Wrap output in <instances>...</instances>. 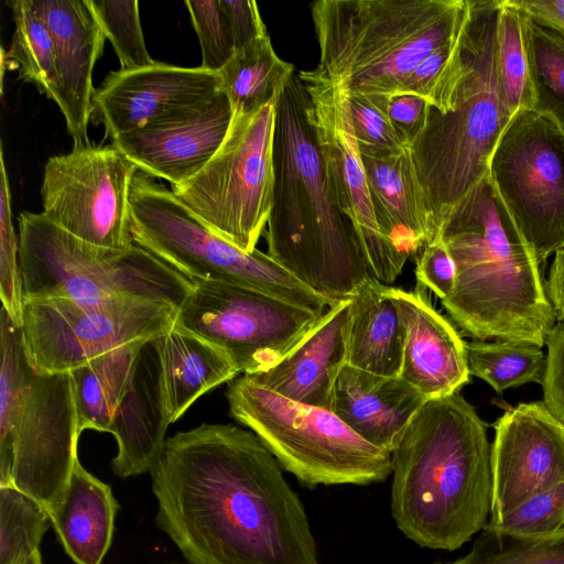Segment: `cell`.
<instances>
[{
	"label": "cell",
	"instance_id": "cell-1",
	"mask_svg": "<svg viewBox=\"0 0 564 564\" xmlns=\"http://www.w3.org/2000/svg\"><path fill=\"white\" fill-rule=\"evenodd\" d=\"M150 474L155 523L189 564H318L304 505L252 431L178 432Z\"/></svg>",
	"mask_w": 564,
	"mask_h": 564
},
{
	"label": "cell",
	"instance_id": "cell-2",
	"mask_svg": "<svg viewBox=\"0 0 564 564\" xmlns=\"http://www.w3.org/2000/svg\"><path fill=\"white\" fill-rule=\"evenodd\" d=\"M391 516L415 544L454 551L488 523L487 424L459 393L427 400L391 453Z\"/></svg>",
	"mask_w": 564,
	"mask_h": 564
},
{
	"label": "cell",
	"instance_id": "cell-3",
	"mask_svg": "<svg viewBox=\"0 0 564 564\" xmlns=\"http://www.w3.org/2000/svg\"><path fill=\"white\" fill-rule=\"evenodd\" d=\"M310 104L306 87L293 74L276 102L267 254L311 291L339 303L376 278L330 193Z\"/></svg>",
	"mask_w": 564,
	"mask_h": 564
},
{
	"label": "cell",
	"instance_id": "cell-4",
	"mask_svg": "<svg viewBox=\"0 0 564 564\" xmlns=\"http://www.w3.org/2000/svg\"><path fill=\"white\" fill-rule=\"evenodd\" d=\"M467 4L452 58L410 145L435 238L452 210L488 175L494 150L513 116L497 66L500 0Z\"/></svg>",
	"mask_w": 564,
	"mask_h": 564
},
{
	"label": "cell",
	"instance_id": "cell-5",
	"mask_svg": "<svg viewBox=\"0 0 564 564\" xmlns=\"http://www.w3.org/2000/svg\"><path fill=\"white\" fill-rule=\"evenodd\" d=\"M456 265L452 294L441 300L475 339L543 347L557 324L541 263L487 175L438 230Z\"/></svg>",
	"mask_w": 564,
	"mask_h": 564
},
{
	"label": "cell",
	"instance_id": "cell-6",
	"mask_svg": "<svg viewBox=\"0 0 564 564\" xmlns=\"http://www.w3.org/2000/svg\"><path fill=\"white\" fill-rule=\"evenodd\" d=\"M467 0H318L317 65L302 82L388 101L434 51L455 40Z\"/></svg>",
	"mask_w": 564,
	"mask_h": 564
},
{
	"label": "cell",
	"instance_id": "cell-7",
	"mask_svg": "<svg viewBox=\"0 0 564 564\" xmlns=\"http://www.w3.org/2000/svg\"><path fill=\"white\" fill-rule=\"evenodd\" d=\"M0 486H13L47 512L62 500L80 435L70 372L37 371L21 326L0 312Z\"/></svg>",
	"mask_w": 564,
	"mask_h": 564
},
{
	"label": "cell",
	"instance_id": "cell-8",
	"mask_svg": "<svg viewBox=\"0 0 564 564\" xmlns=\"http://www.w3.org/2000/svg\"><path fill=\"white\" fill-rule=\"evenodd\" d=\"M18 236L24 299H143L178 310L194 288L188 278L137 245L112 249L89 243L42 213H21Z\"/></svg>",
	"mask_w": 564,
	"mask_h": 564
},
{
	"label": "cell",
	"instance_id": "cell-9",
	"mask_svg": "<svg viewBox=\"0 0 564 564\" xmlns=\"http://www.w3.org/2000/svg\"><path fill=\"white\" fill-rule=\"evenodd\" d=\"M226 398L232 417L302 486H366L392 473L391 454L362 440L330 410L291 401L243 375L230 381Z\"/></svg>",
	"mask_w": 564,
	"mask_h": 564
},
{
	"label": "cell",
	"instance_id": "cell-10",
	"mask_svg": "<svg viewBox=\"0 0 564 564\" xmlns=\"http://www.w3.org/2000/svg\"><path fill=\"white\" fill-rule=\"evenodd\" d=\"M129 209L134 245L192 282L238 284L318 313L337 304L311 291L267 253L246 252L213 232L172 191L143 172L132 181Z\"/></svg>",
	"mask_w": 564,
	"mask_h": 564
},
{
	"label": "cell",
	"instance_id": "cell-11",
	"mask_svg": "<svg viewBox=\"0 0 564 564\" xmlns=\"http://www.w3.org/2000/svg\"><path fill=\"white\" fill-rule=\"evenodd\" d=\"M276 102L232 113L215 155L191 180L171 186L208 229L246 252L256 250L272 208Z\"/></svg>",
	"mask_w": 564,
	"mask_h": 564
},
{
	"label": "cell",
	"instance_id": "cell-12",
	"mask_svg": "<svg viewBox=\"0 0 564 564\" xmlns=\"http://www.w3.org/2000/svg\"><path fill=\"white\" fill-rule=\"evenodd\" d=\"M488 176L540 263L564 248V129L533 109L517 111Z\"/></svg>",
	"mask_w": 564,
	"mask_h": 564
},
{
	"label": "cell",
	"instance_id": "cell-13",
	"mask_svg": "<svg viewBox=\"0 0 564 564\" xmlns=\"http://www.w3.org/2000/svg\"><path fill=\"white\" fill-rule=\"evenodd\" d=\"M176 313L171 304L143 299H24L21 328L32 366L57 373L123 345L165 335L174 327Z\"/></svg>",
	"mask_w": 564,
	"mask_h": 564
},
{
	"label": "cell",
	"instance_id": "cell-14",
	"mask_svg": "<svg viewBox=\"0 0 564 564\" xmlns=\"http://www.w3.org/2000/svg\"><path fill=\"white\" fill-rule=\"evenodd\" d=\"M177 310L175 326L218 347L239 373L272 367L325 313L238 284L198 280Z\"/></svg>",
	"mask_w": 564,
	"mask_h": 564
},
{
	"label": "cell",
	"instance_id": "cell-15",
	"mask_svg": "<svg viewBox=\"0 0 564 564\" xmlns=\"http://www.w3.org/2000/svg\"><path fill=\"white\" fill-rule=\"evenodd\" d=\"M139 172L115 144L73 147L51 156L41 185L42 214L89 243L129 249V194Z\"/></svg>",
	"mask_w": 564,
	"mask_h": 564
},
{
	"label": "cell",
	"instance_id": "cell-16",
	"mask_svg": "<svg viewBox=\"0 0 564 564\" xmlns=\"http://www.w3.org/2000/svg\"><path fill=\"white\" fill-rule=\"evenodd\" d=\"M302 83L310 96V117L330 193L355 228L375 278L388 285L400 275L406 258L386 239L377 223L347 93L325 84Z\"/></svg>",
	"mask_w": 564,
	"mask_h": 564
},
{
	"label": "cell",
	"instance_id": "cell-17",
	"mask_svg": "<svg viewBox=\"0 0 564 564\" xmlns=\"http://www.w3.org/2000/svg\"><path fill=\"white\" fill-rule=\"evenodd\" d=\"M494 427L489 523L564 481V423L544 402L509 406Z\"/></svg>",
	"mask_w": 564,
	"mask_h": 564
},
{
	"label": "cell",
	"instance_id": "cell-18",
	"mask_svg": "<svg viewBox=\"0 0 564 564\" xmlns=\"http://www.w3.org/2000/svg\"><path fill=\"white\" fill-rule=\"evenodd\" d=\"M221 93L217 72L155 62L110 72L93 97L94 122L111 140L200 106Z\"/></svg>",
	"mask_w": 564,
	"mask_h": 564
},
{
	"label": "cell",
	"instance_id": "cell-19",
	"mask_svg": "<svg viewBox=\"0 0 564 564\" xmlns=\"http://www.w3.org/2000/svg\"><path fill=\"white\" fill-rule=\"evenodd\" d=\"M232 120L221 91L207 102L112 139L140 172L172 185L196 175L215 155Z\"/></svg>",
	"mask_w": 564,
	"mask_h": 564
},
{
	"label": "cell",
	"instance_id": "cell-20",
	"mask_svg": "<svg viewBox=\"0 0 564 564\" xmlns=\"http://www.w3.org/2000/svg\"><path fill=\"white\" fill-rule=\"evenodd\" d=\"M54 43L59 82L58 108L73 147L90 144L93 70L102 53L105 34L89 0H31Z\"/></svg>",
	"mask_w": 564,
	"mask_h": 564
},
{
	"label": "cell",
	"instance_id": "cell-21",
	"mask_svg": "<svg viewBox=\"0 0 564 564\" xmlns=\"http://www.w3.org/2000/svg\"><path fill=\"white\" fill-rule=\"evenodd\" d=\"M426 288L391 286L403 327L400 377L427 400L458 393L470 381L466 343L431 303Z\"/></svg>",
	"mask_w": 564,
	"mask_h": 564
},
{
	"label": "cell",
	"instance_id": "cell-22",
	"mask_svg": "<svg viewBox=\"0 0 564 564\" xmlns=\"http://www.w3.org/2000/svg\"><path fill=\"white\" fill-rule=\"evenodd\" d=\"M349 311L350 300L333 305L276 364L243 376L291 401L330 410L335 381L346 365Z\"/></svg>",
	"mask_w": 564,
	"mask_h": 564
},
{
	"label": "cell",
	"instance_id": "cell-23",
	"mask_svg": "<svg viewBox=\"0 0 564 564\" xmlns=\"http://www.w3.org/2000/svg\"><path fill=\"white\" fill-rule=\"evenodd\" d=\"M426 401L400 376L346 364L334 384L330 411L362 440L391 454Z\"/></svg>",
	"mask_w": 564,
	"mask_h": 564
},
{
	"label": "cell",
	"instance_id": "cell-24",
	"mask_svg": "<svg viewBox=\"0 0 564 564\" xmlns=\"http://www.w3.org/2000/svg\"><path fill=\"white\" fill-rule=\"evenodd\" d=\"M170 424L160 359L151 340L141 350L130 389L110 426L118 445L113 473L126 479L151 471Z\"/></svg>",
	"mask_w": 564,
	"mask_h": 564
},
{
	"label": "cell",
	"instance_id": "cell-25",
	"mask_svg": "<svg viewBox=\"0 0 564 564\" xmlns=\"http://www.w3.org/2000/svg\"><path fill=\"white\" fill-rule=\"evenodd\" d=\"M360 156L380 230L408 259L435 239L432 214L410 149L387 156Z\"/></svg>",
	"mask_w": 564,
	"mask_h": 564
},
{
	"label": "cell",
	"instance_id": "cell-26",
	"mask_svg": "<svg viewBox=\"0 0 564 564\" xmlns=\"http://www.w3.org/2000/svg\"><path fill=\"white\" fill-rule=\"evenodd\" d=\"M117 510L111 488L77 459L62 500L48 516L76 564H101L111 545Z\"/></svg>",
	"mask_w": 564,
	"mask_h": 564
},
{
	"label": "cell",
	"instance_id": "cell-27",
	"mask_svg": "<svg viewBox=\"0 0 564 564\" xmlns=\"http://www.w3.org/2000/svg\"><path fill=\"white\" fill-rule=\"evenodd\" d=\"M159 355L171 423L210 389L239 372L230 358L212 343L174 325L152 340Z\"/></svg>",
	"mask_w": 564,
	"mask_h": 564
},
{
	"label": "cell",
	"instance_id": "cell-28",
	"mask_svg": "<svg viewBox=\"0 0 564 564\" xmlns=\"http://www.w3.org/2000/svg\"><path fill=\"white\" fill-rule=\"evenodd\" d=\"M346 364L371 373L399 376L403 327L391 286L372 279L350 299Z\"/></svg>",
	"mask_w": 564,
	"mask_h": 564
},
{
	"label": "cell",
	"instance_id": "cell-29",
	"mask_svg": "<svg viewBox=\"0 0 564 564\" xmlns=\"http://www.w3.org/2000/svg\"><path fill=\"white\" fill-rule=\"evenodd\" d=\"M147 343L123 345L69 371L80 433L85 430L110 431Z\"/></svg>",
	"mask_w": 564,
	"mask_h": 564
},
{
	"label": "cell",
	"instance_id": "cell-30",
	"mask_svg": "<svg viewBox=\"0 0 564 564\" xmlns=\"http://www.w3.org/2000/svg\"><path fill=\"white\" fill-rule=\"evenodd\" d=\"M217 73L232 113L247 115L278 101L295 69L276 55L268 34L236 50Z\"/></svg>",
	"mask_w": 564,
	"mask_h": 564
},
{
	"label": "cell",
	"instance_id": "cell-31",
	"mask_svg": "<svg viewBox=\"0 0 564 564\" xmlns=\"http://www.w3.org/2000/svg\"><path fill=\"white\" fill-rule=\"evenodd\" d=\"M14 31L8 52L2 50V65L15 69L19 77L52 99L59 100V82L54 43L48 29L32 7L31 0H9Z\"/></svg>",
	"mask_w": 564,
	"mask_h": 564
},
{
	"label": "cell",
	"instance_id": "cell-32",
	"mask_svg": "<svg viewBox=\"0 0 564 564\" xmlns=\"http://www.w3.org/2000/svg\"><path fill=\"white\" fill-rule=\"evenodd\" d=\"M521 25L532 109L547 115L564 129V32L541 25L523 12Z\"/></svg>",
	"mask_w": 564,
	"mask_h": 564
},
{
	"label": "cell",
	"instance_id": "cell-33",
	"mask_svg": "<svg viewBox=\"0 0 564 564\" xmlns=\"http://www.w3.org/2000/svg\"><path fill=\"white\" fill-rule=\"evenodd\" d=\"M466 351L470 376L482 379L497 393L529 382L543 383L547 358L534 344L476 339L466 343Z\"/></svg>",
	"mask_w": 564,
	"mask_h": 564
},
{
	"label": "cell",
	"instance_id": "cell-34",
	"mask_svg": "<svg viewBox=\"0 0 564 564\" xmlns=\"http://www.w3.org/2000/svg\"><path fill=\"white\" fill-rule=\"evenodd\" d=\"M434 564H564V531L527 536L486 525L466 555Z\"/></svg>",
	"mask_w": 564,
	"mask_h": 564
},
{
	"label": "cell",
	"instance_id": "cell-35",
	"mask_svg": "<svg viewBox=\"0 0 564 564\" xmlns=\"http://www.w3.org/2000/svg\"><path fill=\"white\" fill-rule=\"evenodd\" d=\"M50 524L43 505L13 486H0V564H18L37 551Z\"/></svg>",
	"mask_w": 564,
	"mask_h": 564
},
{
	"label": "cell",
	"instance_id": "cell-36",
	"mask_svg": "<svg viewBox=\"0 0 564 564\" xmlns=\"http://www.w3.org/2000/svg\"><path fill=\"white\" fill-rule=\"evenodd\" d=\"M521 18V10L511 0H500L497 21V66L506 104L512 115L533 107Z\"/></svg>",
	"mask_w": 564,
	"mask_h": 564
},
{
	"label": "cell",
	"instance_id": "cell-37",
	"mask_svg": "<svg viewBox=\"0 0 564 564\" xmlns=\"http://www.w3.org/2000/svg\"><path fill=\"white\" fill-rule=\"evenodd\" d=\"M91 9L111 43L120 62V69L150 66V56L140 22L137 0H89Z\"/></svg>",
	"mask_w": 564,
	"mask_h": 564
},
{
	"label": "cell",
	"instance_id": "cell-38",
	"mask_svg": "<svg viewBox=\"0 0 564 564\" xmlns=\"http://www.w3.org/2000/svg\"><path fill=\"white\" fill-rule=\"evenodd\" d=\"M0 151V297L2 307L19 326L23 322V280L19 236L12 223L11 194L3 151Z\"/></svg>",
	"mask_w": 564,
	"mask_h": 564
},
{
	"label": "cell",
	"instance_id": "cell-39",
	"mask_svg": "<svg viewBox=\"0 0 564 564\" xmlns=\"http://www.w3.org/2000/svg\"><path fill=\"white\" fill-rule=\"evenodd\" d=\"M347 99L360 155L387 156L410 149L390 122L388 101L348 93Z\"/></svg>",
	"mask_w": 564,
	"mask_h": 564
},
{
	"label": "cell",
	"instance_id": "cell-40",
	"mask_svg": "<svg viewBox=\"0 0 564 564\" xmlns=\"http://www.w3.org/2000/svg\"><path fill=\"white\" fill-rule=\"evenodd\" d=\"M487 525L527 536L551 535L564 531V481Z\"/></svg>",
	"mask_w": 564,
	"mask_h": 564
},
{
	"label": "cell",
	"instance_id": "cell-41",
	"mask_svg": "<svg viewBox=\"0 0 564 564\" xmlns=\"http://www.w3.org/2000/svg\"><path fill=\"white\" fill-rule=\"evenodd\" d=\"M185 6L198 36L202 64L218 72L236 51L228 19L219 0H186Z\"/></svg>",
	"mask_w": 564,
	"mask_h": 564
},
{
	"label": "cell",
	"instance_id": "cell-42",
	"mask_svg": "<svg viewBox=\"0 0 564 564\" xmlns=\"http://www.w3.org/2000/svg\"><path fill=\"white\" fill-rule=\"evenodd\" d=\"M417 283L430 289L437 297H448L456 282V265L445 246L435 238L421 251L415 268Z\"/></svg>",
	"mask_w": 564,
	"mask_h": 564
},
{
	"label": "cell",
	"instance_id": "cell-43",
	"mask_svg": "<svg viewBox=\"0 0 564 564\" xmlns=\"http://www.w3.org/2000/svg\"><path fill=\"white\" fill-rule=\"evenodd\" d=\"M228 19L236 50L268 35L253 0H219Z\"/></svg>",
	"mask_w": 564,
	"mask_h": 564
},
{
	"label": "cell",
	"instance_id": "cell-44",
	"mask_svg": "<svg viewBox=\"0 0 564 564\" xmlns=\"http://www.w3.org/2000/svg\"><path fill=\"white\" fill-rule=\"evenodd\" d=\"M426 110L427 101L417 95L399 94L388 100L390 122L409 148L424 126Z\"/></svg>",
	"mask_w": 564,
	"mask_h": 564
},
{
	"label": "cell",
	"instance_id": "cell-45",
	"mask_svg": "<svg viewBox=\"0 0 564 564\" xmlns=\"http://www.w3.org/2000/svg\"><path fill=\"white\" fill-rule=\"evenodd\" d=\"M457 37L429 55L405 79L399 94L417 95L429 101L452 58Z\"/></svg>",
	"mask_w": 564,
	"mask_h": 564
},
{
	"label": "cell",
	"instance_id": "cell-46",
	"mask_svg": "<svg viewBox=\"0 0 564 564\" xmlns=\"http://www.w3.org/2000/svg\"><path fill=\"white\" fill-rule=\"evenodd\" d=\"M541 25L564 32V0H511Z\"/></svg>",
	"mask_w": 564,
	"mask_h": 564
},
{
	"label": "cell",
	"instance_id": "cell-47",
	"mask_svg": "<svg viewBox=\"0 0 564 564\" xmlns=\"http://www.w3.org/2000/svg\"><path fill=\"white\" fill-rule=\"evenodd\" d=\"M545 288L557 323H564V248L555 253Z\"/></svg>",
	"mask_w": 564,
	"mask_h": 564
},
{
	"label": "cell",
	"instance_id": "cell-48",
	"mask_svg": "<svg viewBox=\"0 0 564 564\" xmlns=\"http://www.w3.org/2000/svg\"><path fill=\"white\" fill-rule=\"evenodd\" d=\"M547 360H564V323H557L546 340Z\"/></svg>",
	"mask_w": 564,
	"mask_h": 564
},
{
	"label": "cell",
	"instance_id": "cell-49",
	"mask_svg": "<svg viewBox=\"0 0 564 564\" xmlns=\"http://www.w3.org/2000/svg\"><path fill=\"white\" fill-rule=\"evenodd\" d=\"M18 564H42V557L40 551H35L33 554L24 558Z\"/></svg>",
	"mask_w": 564,
	"mask_h": 564
},
{
	"label": "cell",
	"instance_id": "cell-50",
	"mask_svg": "<svg viewBox=\"0 0 564 564\" xmlns=\"http://www.w3.org/2000/svg\"><path fill=\"white\" fill-rule=\"evenodd\" d=\"M171 564H175V563H171Z\"/></svg>",
	"mask_w": 564,
	"mask_h": 564
}]
</instances>
